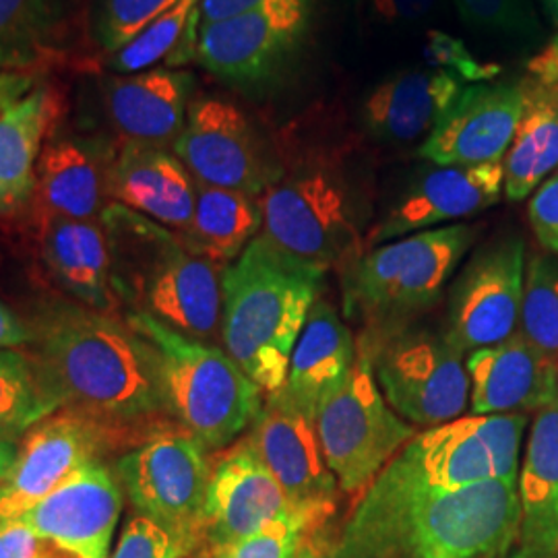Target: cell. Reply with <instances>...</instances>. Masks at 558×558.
Segmentation results:
<instances>
[{"mask_svg": "<svg viewBox=\"0 0 558 558\" xmlns=\"http://www.w3.org/2000/svg\"><path fill=\"white\" fill-rule=\"evenodd\" d=\"M518 490L521 544L558 557V393L536 412Z\"/></svg>", "mask_w": 558, "mask_h": 558, "instance_id": "28", "label": "cell"}, {"mask_svg": "<svg viewBox=\"0 0 558 558\" xmlns=\"http://www.w3.org/2000/svg\"><path fill=\"white\" fill-rule=\"evenodd\" d=\"M205 449L186 430H163L117 463L120 484L140 515L154 519L170 532L186 555L201 539L211 478Z\"/></svg>", "mask_w": 558, "mask_h": 558, "instance_id": "10", "label": "cell"}, {"mask_svg": "<svg viewBox=\"0 0 558 558\" xmlns=\"http://www.w3.org/2000/svg\"><path fill=\"white\" fill-rule=\"evenodd\" d=\"M296 515L325 519L294 507L251 440L244 439L211 468L201 538L218 553L274 521Z\"/></svg>", "mask_w": 558, "mask_h": 558, "instance_id": "16", "label": "cell"}, {"mask_svg": "<svg viewBox=\"0 0 558 558\" xmlns=\"http://www.w3.org/2000/svg\"><path fill=\"white\" fill-rule=\"evenodd\" d=\"M525 106L505 156V195L523 201L558 168V83L523 80Z\"/></svg>", "mask_w": 558, "mask_h": 558, "instance_id": "30", "label": "cell"}, {"mask_svg": "<svg viewBox=\"0 0 558 558\" xmlns=\"http://www.w3.org/2000/svg\"><path fill=\"white\" fill-rule=\"evenodd\" d=\"M59 408L34 359L20 350H0V439H17Z\"/></svg>", "mask_w": 558, "mask_h": 558, "instance_id": "34", "label": "cell"}, {"mask_svg": "<svg viewBox=\"0 0 558 558\" xmlns=\"http://www.w3.org/2000/svg\"><path fill=\"white\" fill-rule=\"evenodd\" d=\"M195 77L189 71L154 66L104 81V117L122 143L172 149L184 129Z\"/></svg>", "mask_w": 558, "mask_h": 558, "instance_id": "22", "label": "cell"}, {"mask_svg": "<svg viewBox=\"0 0 558 558\" xmlns=\"http://www.w3.org/2000/svg\"><path fill=\"white\" fill-rule=\"evenodd\" d=\"M505 168L484 166H435L422 172L366 234V251L422 230L440 228L447 221L478 216L500 199Z\"/></svg>", "mask_w": 558, "mask_h": 558, "instance_id": "18", "label": "cell"}, {"mask_svg": "<svg viewBox=\"0 0 558 558\" xmlns=\"http://www.w3.org/2000/svg\"><path fill=\"white\" fill-rule=\"evenodd\" d=\"M527 414L468 416L433 426L408 442L405 458L430 486L458 490L486 480L518 484Z\"/></svg>", "mask_w": 558, "mask_h": 558, "instance_id": "13", "label": "cell"}, {"mask_svg": "<svg viewBox=\"0 0 558 558\" xmlns=\"http://www.w3.org/2000/svg\"><path fill=\"white\" fill-rule=\"evenodd\" d=\"M525 106L521 83H472L422 141L420 158L435 166H484L505 160Z\"/></svg>", "mask_w": 558, "mask_h": 558, "instance_id": "17", "label": "cell"}, {"mask_svg": "<svg viewBox=\"0 0 558 558\" xmlns=\"http://www.w3.org/2000/svg\"><path fill=\"white\" fill-rule=\"evenodd\" d=\"M527 80L538 81L544 85L558 83V36L527 60Z\"/></svg>", "mask_w": 558, "mask_h": 558, "instance_id": "45", "label": "cell"}, {"mask_svg": "<svg viewBox=\"0 0 558 558\" xmlns=\"http://www.w3.org/2000/svg\"><path fill=\"white\" fill-rule=\"evenodd\" d=\"M356 345L338 311L317 300L294 345L286 391L304 410L317 414L319 399L354 364Z\"/></svg>", "mask_w": 558, "mask_h": 558, "instance_id": "29", "label": "cell"}, {"mask_svg": "<svg viewBox=\"0 0 558 558\" xmlns=\"http://www.w3.org/2000/svg\"><path fill=\"white\" fill-rule=\"evenodd\" d=\"M320 521L323 519L313 515L274 521L257 534L214 553V558H299Z\"/></svg>", "mask_w": 558, "mask_h": 558, "instance_id": "38", "label": "cell"}, {"mask_svg": "<svg viewBox=\"0 0 558 558\" xmlns=\"http://www.w3.org/2000/svg\"><path fill=\"white\" fill-rule=\"evenodd\" d=\"M177 538L158 525L154 519L137 515L129 519L114 555L110 558H184Z\"/></svg>", "mask_w": 558, "mask_h": 558, "instance_id": "40", "label": "cell"}, {"mask_svg": "<svg viewBox=\"0 0 558 558\" xmlns=\"http://www.w3.org/2000/svg\"><path fill=\"white\" fill-rule=\"evenodd\" d=\"M379 336L375 345L362 343L380 393L398 416L420 426H440L470 408L463 352L447 333L405 325Z\"/></svg>", "mask_w": 558, "mask_h": 558, "instance_id": "9", "label": "cell"}, {"mask_svg": "<svg viewBox=\"0 0 558 558\" xmlns=\"http://www.w3.org/2000/svg\"><path fill=\"white\" fill-rule=\"evenodd\" d=\"M317 433L323 458L348 495L368 490L416 428L383 398L373 362L360 343L354 364L319 399Z\"/></svg>", "mask_w": 558, "mask_h": 558, "instance_id": "8", "label": "cell"}, {"mask_svg": "<svg viewBox=\"0 0 558 558\" xmlns=\"http://www.w3.org/2000/svg\"><path fill=\"white\" fill-rule=\"evenodd\" d=\"M110 199L182 234L193 220L197 182L174 151L122 143L112 166Z\"/></svg>", "mask_w": 558, "mask_h": 558, "instance_id": "24", "label": "cell"}, {"mask_svg": "<svg viewBox=\"0 0 558 558\" xmlns=\"http://www.w3.org/2000/svg\"><path fill=\"white\" fill-rule=\"evenodd\" d=\"M519 333L558 368V263L548 257L530 260Z\"/></svg>", "mask_w": 558, "mask_h": 558, "instance_id": "35", "label": "cell"}, {"mask_svg": "<svg viewBox=\"0 0 558 558\" xmlns=\"http://www.w3.org/2000/svg\"><path fill=\"white\" fill-rule=\"evenodd\" d=\"M120 511V480L100 461H92L15 519L81 558H110Z\"/></svg>", "mask_w": 558, "mask_h": 558, "instance_id": "19", "label": "cell"}, {"mask_svg": "<svg viewBox=\"0 0 558 558\" xmlns=\"http://www.w3.org/2000/svg\"><path fill=\"white\" fill-rule=\"evenodd\" d=\"M59 117V94L46 81L0 112V216L20 211L34 197L44 141Z\"/></svg>", "mask_w": 558, "mask_h": 558, "instance_id": "27", "label": "cell"}, {"mask_svg": "<svg viewBox=\"0 0 558 558\" xmlns=\"http://www.w3.org/2000/svg\"><path fill=\"white\" fill-rule=\"evenodd\" d=\"M461 89V81L447 71L408 69L373 87L360 114L366 131L385 143L426 140Z\"/></svg>", "mask_w": 558, "mask_h": 558, "instance_id": "25", "label": "cell"}, {"mask_svg": "<svg viewBox=\"0 0 558 558\" xmlns=\"http://www.w3.org/2000/svg\"><path fill=\"white\" fill-rule=\"evenodd\" d=\"M260 199V236L296 259L350 267L366 251L359 203L350 184L329 166H302L283 174Z\"/></svg>", "mask_w": 558, "mask_h": 558, "instance_id": "7", "label": "cell"}, {"mask_svg": "<svg viewBox=\"0 0 558 558\" xmlns=\"http://www.w3.org/2000/svg\"><path fill=\"white\" fill-rule=\"evenodd\" d=\"M112 288L129 313H147L184 336L209 339L221 327V267L191 253L179 234L110 203L100 216Z\"/></svg>", "mask_w": 558, "mask_h": 558, "instance_id": "4", "label": "cell"}, {"mask_svg": "<svg viewBox=\"0 0 558 558\" xmlns=\"http://www.w3.org/2000/svg\"><path fill=\"white\" fill-rule=\"evenodd\" d=\"M248 440L294 507L323 518L333 511L338 480L323 458L315 414L286 387L267 396Z\"/></svg>", "mask_w": 558, "mask_h": 558, "instance_id": "15", "label": "cell"}, {"mask_svg": "<svg viewBox=\"0 0 558 558\" xmlns=\"http://www.w3.org/2000/svg\"><path fill=\"white\" fill-rule=\"evenodd\" d=\"M299 558H327L325 557V553H323V548H320L319 544H315L313 539H308L306 542V546L300 550Z\"/></svg>", "mask_w": 558, "mask_h": 558, "instance_id": "50", "label": "cell"}, {"mask_svg": "<svg viewBox=\"0 0 558 558\" xmlns=\"http://www.w3.org/2000/svg\"><path fill=\"white\" fill-rule=\"evenodd\" d=\"M519 530L518 484L445 490L401 451L368 486L331 558H499Z\"/></svg>", "mask_w": 558, "mask_h": 558, "instance_id": "1", "label": "cell"}, {"mask_svg": "<svg viewBox=\"0 0 558 558\" xmlns=\"http://www.w3.org/2000/svg\"><path fill=\"white\" fill-rule=\"evenodd\" d=\"M525 286V248L515 236L484 246L468 263L449 296L447 336L476 352L515 336Z\"/></svg>", "mask_w": 558, "mask_h": 558, "instance_id": "14", "label": "cell"}, {"mask_svg": "<svg viewBox=\"0 0 558 558\" xmlns=\"http://www.w3.org/2000/svg\"><path fill=\"white\" fill-rule=\"evenodd\" d=\"M126 323L154 352L170 416L207 449L228 447L259 416L263 391L226 350L147 313H129Z\"/></svg>", "mask_w": 558, "mask_h": 558, "instance_id": "5", "label": "cell"}, {"mask_svg": "<svg viewBox=\"0 0 558 558\" xmlns=\"http://www.w3.org/2000/svg\"><path fill=\"white\" fill-rule=\"evenodd\" d=\"M424 59L430 69L447 71L465 83H488L500 75L499 64L476 59L463 41L440 29L426 34Z\"/></svg>", "mask_w": 558, "mask_h": 558, "instance_id": "39", "label": "cell"}, {"mask_svg": "<svg viewBox=\"0 0 558 558\" xmlns=\"http://www.w3.org/2000/svg\"><path fill=\"white\" fill-rule=\"evenodd\" d=\"M461 20L480 34L513 46H534L544 27L532 0H453Z\"/></svg>", "mask_w": 558, "mask_h": 558, "instance_id": "36", "label": "cell"}, {"mask_svg": "<svg viewBox=\"0 0 558 558\" xmlns=\"http://www.w3.org/2000/svg\"><path fill=\"white\" fill-rule=\"evenodd\" d=\"M71 0H0V73L36 71L59 48Z\"/></svg>", "mask_w": 558, "mask_h": 558, "instance_id": "32", "label": "cell"}, {"mask_svg": "<svg viewBox=\"0 0 558 558\" xmlns=\"http://www.w3.org/2000/svg\"><path fill=\"white\" fill-rule=\"evenodd\" d=\"M17 458H20V449L15 440L0 439V486L11 478Z\"/></svg>", "mask_w": 558, "mask_h": 558, "instance_id": "48", "label": "cell"}, {"mask_svg": "<svg viewBox=\"0 0 558 558\" xmlns=\"http://www.w3.org/2000/svg\"><path fill=\"white\" fill-rule=\"evenodd\" d=\"M172 151L205 186L260 197L283 177L255 124L236 104L220 98L191 101Z\"/></svg>", "mask_w": 558, "mask_h": 558, "instance_id": "11", "label": "cell"}, {"mask_svg": "<svg viewBox=\"0 0 558 558\" xmlns=\"http://www.w3.org/2000/svg\"><path fill=\"white\" fill-rule=\"evenodd\" d=\"M177 0H94L92 36L101 50L114 54L141 34Z\"/></svg>", "mask_w": 558, "mask_h": 558, "instance_id": "37", "label": "cell"}, {"mask_svg": "<svg viewBox=\"0 0 558 558\" xmlns=\"http://www.w3.org/2000/svg\"><path fill=\"white\" fill-rule=\"evenodd\" d=\"M542 4H544L546 15H548L550 21L558 27V0H542Z\"/></svg>", "mask_w": 558, "mask_h": 558, "instance_id": "51", "label": "cell"}, {"mask_svg": "<svg viewBox=\"0 0 558 558\" xmlns=\"http://www.w3.org/2000/svg\"><path fill=\"white\" fill-rule=\"evenodd\" d=\"M29 341V327L7 304L0 302V350H15Z\"/></svg>", "mask_w": 558, "mask_h": 558, "instance_id": "46", "label": "cell"}, {"mask_svg": "<svg viewBox=\"0 0 558 558\" xmlns=\"http://www.w3.org/2000/svg\"><path fill=\"white\" fill-rule=\"evenodd\" d=\"M260 2H265V0H203L201 2V25L230 20L234 15L259 7Z\"/></svg>", "mask_w": 558, "mask_h": 558, "instance_id": "47", "label": "cell"}, {"mask_svg": "<svg viewBox=\"0 0 558 558\" xmlns=\"http://www.w3.org/2000/svg\"><path fill=\"white\" fill-rule=\"evenodd\" d=\"M106 426L96 420L66 414L41 420L25 437L11 478L0 486V519H15L38 505L104 447Z\"/></svg>", "mask_w": 558, "mask_h": 558, "instance_id": "20", "label": "cell"}, {"mask_svg": "<svg viewBox=\"0 0 558 558\" xmlns=\"http://www.w3.org/2000/svg\"><path fill=\"white\" fill-rule=\"evenodd\" d=\"M40 83H44V73L41 71L0 73V112H4L9 106H13L21 98H25Z\"/></svg>", "mask_w": 558, "mask_h": 558, "instance_id": "44", "label": "cell"}, {"mask_svg": "<svg viewBox=\"0 0 558 558\" xmlns=\"http://www.w3.org/2000/svg\"><path fill=\"white\" fill-rule=\"evenodd\" d=\"M311 0H265L201 25L195 60L223 83L251 89L274 80L308 34Z\"/></svg>", "mask_w": 558, "mask_h": 558, "instance_id": "12", "label": "cell"}, {"mask_svg": "<svg viewBox=\"0 0 558 558\" xmlns=\"http://www.w3.org/2000/svg\"><path fill=\"white\" fill-rule=\"evenodd\" d=\"M29 331L34 362L60 408L71 405L104 426L170 416L154 352L126 320L52 304Z\"/></svg>", "mask_w": 558, "mask_h": 558, "instance_id": "2", "label": "cell"}, {"mask_svg": "<svg viewBox=\"0 0 558 558\" xmlns=\"http://www.w3.org/2000/svg\"><path fill=\"white\" fill-rule=\"evenodd\" d=\"M201 2L203 0H177L154 21L140 38L110 54L108 66L114 73L133 75L154 69L158 62L170 66L195 60L199 38Z\"/></svg>", "mask_w": 558, "mask_h": 558, "instance_id": "33", "label": "cell"}, {"mask_svg": "<svg viewBox=\"0 0 558 558\" xmlns=\"http://www.w3.org/2000/svg\"><path fill=\"white\" fill-rule=\"evenodd\" d=\"M511 558H558L557 555H550V553H544V550H538V548H532V546H525V544H521L519 546L518 553L513 555Z\"/></svg>", "mask_w": 558, "mask_h": 558, "instance_id": "49", "label": "cell"}, {"mask_svg": "<svg viewBox=\"0 0 558 558\" xmlns=\"http://www.w3.org/2000/svg\"><path fill=\"white\" fill-rule=\"evenodd\" d=\"M474 416L538 412L558 393V368L521 333L468 356Z\"/></svg>", "mask_w": 558, "mask_h": 558, "instance_id": "23", "label": "cell"}, {"mask_svg": "<svg viewBox=\"0 0 558 558\" xmlns=\"http://www.w3.org/2000/svg\"><path fill=\"white\" fill-rule=\"evenodd\" d=\"M437 0H366L368 15L379 23L398 25L424 20Z\"/></svg>", "mask_w": 558, "mask_h": 558, "instance_id": "43", "label": "cell"}, {"mask_svg": "<svg viewBox=\"0 0 558 558\" xmlns=\"http://www.w3.org/2000/svg\"><path fill=\"white\" fill-rule=\"evenodd\" d=\"M119 149L98 135H60L46 141L36 170V201L40 218L100 220L110 199V177Z\"/></svg>", "mask_w": 558, "mask_h": 558, "instance_id": "21", "label": "cell"}, {"mask_svg": "<svg viewBox=\"0 0 558 558\" xmlns=\"http://www.w3.org/2000/svg\"><path fill=\"white\" fill-rule=\"evenodd\" d=\"M260 228L259 197L197 184L193 220L179 236L191 253L223 269L259 236Z\"/></svg>", "mask_w": 558, "mask_h": 558, "instance_id": "31", "label": "cell"}, {"mask_svg": "<svg viewBox=\"0 0 558 558\" xmlns=\"http://www.w3.org/2000/svg\"><path fill=\"white\" fill-rule=\"evenodd\" d=\"M476 232L470 223H449L368 248L345 267V315L379 333L410 325L439 300Z\"/></svg>", "mask_w": 558, "mask_h": 558, "instance_id": "6", "label": "cell"}, {"mask_svg": "<svg viewBox=\"0 0 558 558\" xmlns=\"http://www.w3.org/2000/svg\"><path fill=\"white\" fill-rule=\"evenodd\" d=\"M325 276V269L279 251L260 234L223 267V348L263 393H276L286 385L294 345Z\"/></svg>", "mask_w": 558, "mask_h": 558, "instance_id": "3", "label": "cell"}, {"mask_svg": "<svg viewBox=\"0 0 558 558\" xmlns=\"http://www.w3.org/2000/svg\"><path fill=\"white\" fill-rule=\"evenodd\" d=\"M40 255L48 274L83 306L110 313L117 304L110 248L100 220L40 218Z\"/></svg>", "mask_w": 558, "mask_h": 558, "instance_id": "26", "label": "cell"}, {"mask_svg": "<svg viewBox=\"0 0 558 558\" xmlns=\"http://www.w3.org/2000/svg\"><path fill=\"white\" fill-rule=\"evenodd\" d=\"M527 214L539 244L550 253H558V174L539 184Z\"/></svg>", "mask_w": 558, "mask_h": 558, "instance_id": "42", "label": "cell"}, {"mask_svg": "<svg viewBox=\"0 0 558 558\" xmlns=\"http://www.w3.org/2000/svg\"><path fill=\"white\" fill-rule=\"evenodd\" d=\"M0 558H81L17 519H0Z\"/></svg>", "mask_w": 558, "mask_h": 558, "instance_id": "41", "label": "cell"}]
</instances>
